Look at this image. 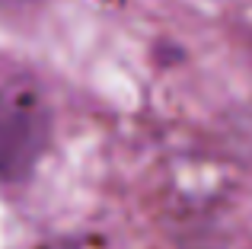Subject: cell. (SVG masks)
Masks as SVG:
<instances>
[{"instance_id":"cell-1","label":"cell","mask_w":252,"mask_h":249,"mask_svg":"<svg viewBox=\"0 0 252 249\" xmlns=\"http://www.w3.org/2000/svg\"><path fill=\"white\" fill-rule=\"evenodd\" d=\"M48 112L32 90H0V179H26L42 160L45 147H48Z\"/></svg>"}]
</instances>
